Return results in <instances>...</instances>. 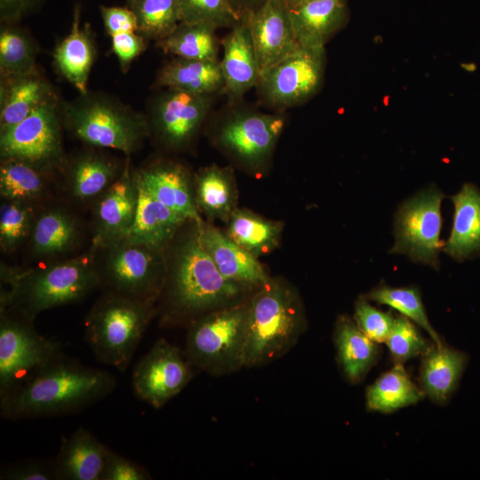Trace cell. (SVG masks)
Returning a JSON list of instances; mask_svg holds the SVG:
<instances>
[{
  "label": "cell",
  "instance_id": "obj_2",
  "mask_svg": "<svg viewBox=\"0 0 480 480\" xmlns=\"http://www.w3.org/2000/svg\"><path fill=\"white\" fill-rule=\"evenodd\" d=\"M164 252L166 276L158 300L162 299L165 321L189 324L200 316L234 303L244 286L226 278L203 248L193 227Z\"/></svg>",
  "mask_w": 480,
  "mask_h": 480
},
{
  "label": "cell",
  "instance_id": "obj_15",
  "mask_svg": "<svg viewBox=\"0 0 480 480\" xmlns=\"http://www.w3.org/2000/svg\"><path fill=\"white\" fill-rule=\"evenodd\" d=\"M284 126L282 116L236 111L221 124L218 140L224 149L244 164L258 166L271 155Z\"/></svg>",
  "mask_w": 480,
  "mask_h": 480
},
{
  "label": "cell",
  "instance_id": "obj_21",
  "mask_svg": "<svg viewBox=\"0 0 480 480\" xmlns=\"http://www.w3.org/2000/svg\"><path fill=\"white\" fill-rule=\"evenodd\" d=\"M222 58L220 60L224 90L232 98H240L260 77V68L244 17L222 39Z\"/></svg>",
  "mask_w": 480,
  "mask_h": 480
},
{
  "label": "cell",
  "instance_id": "obj_14",
  "mask_svg": "<svg viewBox=\"0 0 480 480\" xmlns=\"http://www.w3.org/2000/svg\"><path fill=\"white\" fill-rule=\"evenodd\" d=\"M212 104V95L169 90L153 102L149 130L165 147L182 148L196 135Z\"/></svg>",
  "mask_w": 480,
  "mask_h": 480
},
{
  "label": "cell",
  "instance_id": "obj_28",
  "mask_svg": "<svg viewBox=\"0 0 480 480\" xmlns=\"http://www.w3.org/2000/svg\"><path fill=\"white\" fill-rule=\"evenodd\" d=\"M156 83L169 90L210 94L224 89L220 60L175 57L160 70Z\"/></svg>",
  "mask_w": 480,
  "mask_h": 480
},
{
  "label": "cell",
  "instance_id": "obj_3",
  "mask_svg": "<svg viewBox=\"0 0 480 480\" xmlns=\"http://www.w3.org/2000/svg\"><path fill=\"white\" fill-rule=\"evenodd\" d=\"M0 310L35 320L44 310L74 303L100 285L93 255L34 268L1 266Z\"/></svg>",
  "mask_w": 480,
  "mask_h": 480
},
{
  "label": "cell",
  "instance_id": "obj_10",
  "mask_svg": "<svg viewBox=\"0 0 480 480\" xmlns=\"http://www.w3.org/2000/svg\"><path fill=\"white\" fill-rule=\"evenodd\" d=\"M443 198V193L431 187L402 204L395 220L391 253L405 254L413 261L439 268Z\"/></svg>",
  "mask_w": 480,
  "mask_h": 480
},
{
  "label": "cell",
  "instance_id": "obj_19",
  "mask_svg": "<svg viewBox=\"0 0 480 480\" xmlns=\"http://www.w3.org/2000/svg\"><path fill=\"white\" fill-rule=\"evenodd\" d=\"M286 7L295 36L304 47H324L349 16L347 0H300Z\"/></svg>",
  "mask_w": 480,
  "mask_h": 480
},
{
  "label": "cell",
  "instance_id": "obj_42",
  "mask_svg": "<svg viewBox=\"0 0 480 480\" xmlns=\"http://www.w3.org/2000/svg\"><path fill=\"white\" fill-rule=\"evenodd\" d=\"M386 343L398 364L423 355L428 348L417 327L404 316L395 318Z\"/></svg>",
  "mask_w": 480,
  "mask_h": 480
},
{
  "label": "cell",
  "instance_id": "obj_34",
  "mask_svg": "<svg viewBox=\"0 0 480 480\" xmlns=\"http://www.w3.org/2000/svg\"><path fill=\"white\" fill-rule=\"evenodd\" d=\"M51 171L20 159H2L0 194L3 200L33 204L48 190Z\"/></svg>",
  "mask_w": 480,
  "mask_h": 480
},
{
  "label": "cell",
  "instance_id": "obj_24",
  "mask_svg": "<svg viewBox=\"0 0 480 480\" xmlns=\"http://www.w3.org/2000/svg\"><path fill=\"white\" fill-rule=\"evenodd\" d=\"M95 46L88 24L80 25V9L74 10L69 34L57 45L54 65L80 93L86 94L90 72L94 62Z\"/></svg>",
  "mask_w": 480,
  "mask_h": 480
},
{
  "label": "cell",
  "instance_id": "obj_47",
  "mask_svg": "<svg viewBox=\"0 0 480 480\" xmlns=\"http://www.w3.org/2000/svg\"><path fill=\"white\" fill-rule=\"evenodd\" d=\"M107 32L111 36L119 33L137 32L138 21L132 9L118 6H100Z\"/></svg>",
  "mask_w": 480,
  "mask_h": 480
},
{
  "label": "cell",
  "instance_id": "obj_44",
  "mask_svg": "<svg viewBox=\"0 0 480 480\" xmlns=\"http://www.w3.org/2000/svg\"><path fill=\"white\" fill-rule=\"evenodd\" d=\"M2 480H55L53 462L27 460L9 465L1 470Z\"/></svg>",
  "mask_w": 480,
  "mask_h": 480
},
{
  "label": "cell",
  "instance_id": "obj_36",
  "mask_svg": "<svg viewBox=\"0 0 480 480\" xmlns=\"http://www.w3.org/2000/svg\"><path fill=\"white\" fill-rule=\"evenodd\" d=\"M423 396V391L397 363L367 388L366 401L370 410L391 412L417 403Z\"/></svg>",
  "mask_w": 480,
  "mask_h": 480
},
{
  "label": "cell",
  "instance_id": "obj_45",
  "mask_svg": "<svg viewBox=\"0 0 480 480\" xmlns=\"http://www.w3.org/2000/svg\"><path fill=\"white\" fill-rule=\"evenodd\" d=\"M148 471L138 463L110 450L101 480H149Z\"/></svg>",
  "mask_w": 480,
  "mask_h": 480
},
{
  "label": "cell",
  "instance_id": "obj_17",
  "mask_svg": "<svg viewBox=\"0 0 480 480\" xmlns=\"http://www.w3.org/2000/svg\"><path fill=\"white\" fill-rule=\"evenodd\" d=\"M257 54L260 74L301 46L283 0H264L244 14Z\"/></svg>",
  "mask_w": 480,
  "mask_h": 480
},
{
  "label": "cell",
  "instance_id": "obj_9",
  "mask_svg": "<svg viewBox=\"0 0 480 480\" xmlns=\"http://www.w3.org/2000/svg\"><path fill=\"white\" fill-rule=\"evenodd\" d=\"M33 323L12 309L0 310V397L63 352L60 341L42 336Z\"/></svg>",
  "mask_w": 480,
  "mask_h": 480
},
{
  "label": "cell",
  "instance_id": "obj_16",
  "mask_svg": "<svg viewBox=\"0 0 480 480\" xmlns=\"http://www.w3.org/2000/svg\"><path fill=\"white\" fill-rule=\"evenodd\" d=\"M138 205V187L129 159L114 182L95 200L93 248L126 237Z\"/></svg>",
  "mask_w": 480,
  "mask_h": 480
},
{
  "label": "cell",
  "instance_id": "obj_4",
  "mask_svg": "<svg viewBox=\"0 0 480 480\" xmlns=\"http://www.w3.org/2000/svg\"><path fill=\"white\" fill-rule=\"evenodd\" d=\"M305 328L297 292L269 279L246 301L244 367L268 364L287 353Z\"/></svg>",
  "mask_w": 480,
  "mask_h": 480
},
{
  "label": "cell",
  "instance_id": "obj_11",
  "mask_svg": "<svg viewBox=\"0 0 480 480\" xmlns=\"http://www.w3.org/2000/svg\"><path fill=\"white\" fill-rule=\"evenodd\" d=\"M0 154L2 159H20L48 171L61 163L60 119L55 97L0 132Z\"/></svg>",
  "mask_w": 480,
  "mask_h": 480
},
{
  "label": "cell",
  "instance_id": "obj_46",
  "mask_svg": "<svg viewBox=\"0 0 480 480\" xmlns=\"http://www.w3.org/2000/svg\"><path fill=\"white\" fill-rule=\"evenodd\" d=\"M145 37L137 32H125L111 36L112 51L117 57L123 71L146 49Z\"/></svg>",
  "mask_w": 480,
  "mask_h": 480
},
{
  "label": "cell",
  "instance_id": "obj_39",
  "mask_svg": "<svg viewBox=\"0 0 480 480\" xmlns=\"http://www.w3.org/2000/svg\"><path fill=\"white\" fill-rule=\"evenodd\" d=\"M35 48L26 35L13 28L0 33L1 77L7 78L35 71Z\"/></svg>",
  "mask_w": 480,
  "mask_h": 480
},
{
  "label": "cell",
  "instance_id": "obj_41",
  "mask_svg": "<svg viewBox=\"0 0 480 480\" xmlns=\"http://www.w3.org/2000/svg\"><path fill=\"white\" fill-rule=\"evenodd\" d=\"M36 214L32 204L4 200L0 207V245L12 252L29 238Z\"/></svg>",
  "mask_w": 480,
  "mask_h": 480
},
{
  "label": "cell",
  "instance_id": "obj_8",
  "mask_svg": "<svg viewBox=\"0 0 480 480\" xmlns=\"http://www.w3.org/2000/svg\"><path fill=\"white\" fill-rule=\"evenodd\" d=\"M65 120L82 141L132 154L150 132L148 121L102 94H86L65 107Z\"/></svg>",
  "mask_w": 480,
  "mask_h": 480
},
{
  "label": "cell",
  "instance_id": "obj_27",
  "mask_svg": "<svg viewBox=\"0 0 480 480\" xmlns=\"http://www.w3.org/2000/svg\"><path fill=\"white\" fill-rule=\"evenodd\" d=\"M79 227L65 209L52 207L36 215L29 236L33 256L52 258L68 252L78 240Z\"/></svg>",
  "mask_w": 480,
  "mask_h": 480
},
{
  "label": "cell",
  "instance_id": "obj_33",
  "mask_svg": "<svg viewBox=\"0 0 480 480\" xmlns=\"http://www.w3.org/2000/svg\"><path fill=\"white\" fill-rule=\"evenodd\" d=\"M227 223L228 237L256 258L269 253L278 245L283 230V223L237 207Z\"/></svg>",
  "mask_w": 480,
  "mask_h": 480
},
{
  "label": "cell",
  "instance_id": "obj_13",
  "mask_svg": "<svg viewBox=\"0 0 480 480\" xmlns=\"http://www.w3.org/2000/svg\"><path fill=\"white\" fill-rule=\"evenodd\" d=\"M191 366L185 352L159 339L133 369V392L139 399L160 409L188 384Z\"/></svg>",
  "mask_w": 480,
  "mask_h": 480
},
{
  "label": "cell",
  "instance_id": "obj_25",
  "mask_svg": "<svg viewBox=\"0 0 480 480\" xmlns=\"http://www.w3.org/2000/svg\"><path fill=\"white\" fill-rule=\"evenodd\" d=\"M453 222L444 251L459 261L480 252V190L466 183L452 197Z\"/></svg>",
  "mask_w": 480,
  "mask_h": 480
},
{
  "label": "cell",
  "instance_id": "obj_31",
  "mask_svg": "<svg viewBox=\"0 0 480 480\" xmlns=\"http://www.w3.org/2000/svg\"><path fill=\"white\" fill-rule=\"evenodd\" d=\"M334 341L345 376L352 383L361 381L377 357L376 342L363 332L355 320L347 316L338 319Z\"/></svg>",
  "mask_w": 480,
  "mask_h": 480
},
{
  "label": "cell",
  "instance_id": "obj_6",
  "mask_svg": "<svg viewBox=\"0 0 480 480\" xmlns=\"http://www.w3.org/2000/svg\"><path fill=\"white\" fill-rule=\"evenodd\" d=\"M93 249L100 285L107 292L157 301L166 276L164 251L126 238Z\"/></svg>",
  "mask_w": 480,
  "mask_h": 480
},
{
  "label": "cell",
  "instance_id": "obj_32",
  "mask_svg": "<svg viewBox=\"0 0 480 480\" xmlns=\"http://www.w3.org/2000/svg\"><path fill=\"white\" fill-rule=\"evenodd\" d=\"M120 172L118 166L102 155L93 152L82 154L68 167V191L78 201H95Z\"/></svg>",
  "mask_w": 480,
  "mask_h": 480
},
{
  "label": "cell",
  "instance_id": "obj_51",
  "mask_svg": "<svg viewBox=\"0 0 480 480\" xmlns=\"http://www.w3.org/2000/svg\"><path fill=\"white\" fill-rule=\"evenodd\" d=\"M128 2H129L130 4L132 5V4L135 2V0H128Z\"/></svg>",
  "mask_w": 480,
  "mask_h": 480
},
{
  "label": "cell",
  "instance_id": "obj_50",
  "mask_svg": "<svg viewBox=\"0 0 480 480\" xmlns=\"http://www.w3.org/2000/svg\"><path fill=\"white\" fill-rule=\"evenodd\" d=\"M283 1L285 3V4H290L296 3L300 0H283Z\"/></svg>",
  "mask_w": 480,
  "mask_h": 480
},
{
  "label": "cell",
  "instance_id": "obj_48",
  "mask_svg": "<svg viewBox=\"0 0 480 480\" xmlns=\"http://www.w3.org/2000/svg\"><path fill=\"white\" fill-rule=\"evenodd\" d=\"M36 0H0L2 20H13L23 15Z\"/></svg>",
  "mask_w": 480,
  "mask_h": 480
},
{
  "label": "cell",
  "instance_id": "obj_7",
  "mask_svg": "<svg viewBox=\"0 0 480 480\" xmlns=\"http://www.w3.org/2000/svg\"><path fill=\"white\" fill-rule=\"evenodd\" d=\"M246 302L207 312L189 324L185 355L192 366L212 376L244 367Z\"/></svg>",
  "mask_w": 480,
  "mask_h": 480
},
{
  "label": "cell",
  "instance_id": "obj_49",
  "mask_svg": "<svg viewBox=\"0 0 480 480\" xmlns=\"http://www.w3.org/2000/svg\"><path fill=\"white\" fill-rule=\"evenodd\" d=\"M235 5L242 14L257 8L264 0H233Z\"/></svg>",
  "mask_w": 480,
  "mask_h": 480
},
{
  "label": "cell",
  "instance_id": "obj_5",
  "mask_svg": "<svg viewBox=\"0 0 480 480\" xmlns=\"http://www.w3.org/2000/svg\"><path fill=\"white\" fill-rule=\"evenodd\" d=\"M156 313L155 301L105 292L85 318L86 342L98 360L124 372Z\"/></svg>",
  "mask_w": 480,
  "mask_h": 480
},
{
  "label": "cell",
  "instance_id": "obj_40",
  "mask_svg": "<svg viewBox=\"0 0 480 480\" xmlns=\"http://www.w3.org/2000/svg\"><path fill=\"white\" fill-rule=\"evenodd\" d=\"M180 22L233 28L243 17L233 0H178Z\"/></svg>",
  "mask_w": 480,
  "mask_h": 480
},
{
  "label": "cell",
  "instance_id": "obj_22",
  "mask_svg": "<svg viewBox=\"0 0 480 480\" xmlns=\"http://www.w3.org/2000/svg\"><path fill=\"white\" fill-rule=\"evenodd\" d=\"M110 449L83 427L62 437L53 460L55 480H101Z\"/></svg>",
  "mask_w": 480,
  "mask_h": 480
},
{
  "label": "cell",
  "instance_id": "obj_20",
  "mask_svg": "<svg viewBox=\"0 0 480 480\" xmlns=\"http://www.w3.org/2000/svg\"><path fill=\"white\" fill-rule=\"evenodd\" d=\"M136 179L163 204L188 221L201 217L195 201L194 180L188 170L172 162H159L134 172Z\"/></svg>",
  "mask_w": 480,
  "mask_h": 480
},
{
  "label": "cell",
  "instance_id": "obj_38",
  "mask_svg": "<svg viewBox=\"0 0 480 480\" xmlns=\"http://www.w3.org/2000/svg\"><path fill=\"white\" fill-rule=\"evenodd\" d=\"M364 297L367 300L385 304L396 309L403 316L426 330L435 344H442L440 337L428 321L418 289L412 286L395 288L381 284Z\"/></svg>",
  "mask_w": 480,
  "mask_h": 480
},
{
  "label": "cell",
  "instance_id": "obj_1",
  "mask_svg": "<svg viewBox=\"0 0 480 480\" xmlns=\"http://www.w3.org/2000/svg\"><path fill=\"white\" fill-rule=\"evenodd\" d=\"M116 387L110 372L62 352L0 397V412L10 420L69 415L104 399Z\"/></svg>",
  "mask_w": 480,
  "mask_h": 480
},
{
  "label": "cell",
  "instance_id": "obj_30",
  "mask_svg": "<svg viewBox=\"0 0 480 480\" xmlns=\"http://www.w3.org/2000/svg\"><path fill=\"white\" fill-rule=\"evenodd\" d=\"M464 362L461 353L443 343L428 348L420 366L423 393L436 403H444L458 383Z\"/></svg>",
  "mask_w": 480,
  "mask_h": 480
},
{
  "label": "cell",
  "instance_id": "obj_12",
  "mask_svg": "<svg viewBox=\"0 0 480 480\" xmlns=\"http://www.w3.org/2000/svg\"><path fill=\"white\" fill-rule=\"evenodd\" d=\"M324 47L300 46L260 74L258 88L263 99L275 107H292L314 97L325 73Z\"/></svg>",
  "mask_w": 480,
  "mask_h": 480
},
{
  "label": "cell",
  "instance_id": "obj_37",
  "mask_svg": "<svg viewBox=\"0 0 480 480\" xmlns=\"http://www.w3.org/2000/svg\"><path fill=\"white\" fill-rule=\"evenodd\" d=\"M131 7L137 17V33L146 39L157 42L180 23L178 0H135Z\"/></svg>",
  "mask_w": 480,
  "mask_h": 480
},
{
  "label": "cell",
  "instance_id": "obj_23",
  "mask_svg": "<svg viewBox=\"0 0 480 480\" xmlns=\"http://www.w3.org/2000/svg\"><path fill=\"white\" fill-rule=\"evenodd\" d=\"M136 182L137 211L132 227L124 238L164 251L188 220L159 202L137 179Z\"/></svg>",
  "mask_w": 480,
  "mask_h": 480
},
{
  "label": "cell",
  "instance_id": "obj_43",
  "mask_svg": "<svg viewBox=\"0 0 480 480\" xmlns=\"http://www.w3.org/2000/svg\"><path fill=\"white\" fill-rule=\"evenodd\" d=\"M355 321L358 327L376 343L386 342L395 322L390 312H383L360 298L355 307Z\"/></svg>",
  "mask_w": 480,
  "mask_h": 480
},
{
  "label": "cell",
  "instance_id": "obj_26",
  "mask_svg": "<svg viewBox=\"0 0 480 480\" xmlns=\"http://www.w3.org/2000/svg\"><path fill=\"white\" fill-rule=\"evenodd\" d=\"M53 97L50 84L36 70L26 75L2 78L0 132L14 126Z\"/></svg>",
  "mask_w": 480,
  "mask_h": 480
},
{
  "label": "cell",
  "instance_id": "obj_35",
  "mask_svg": "<svg viewBox=\"0 0 480 480\" xmlns=\"http://www.w3.org/2000/svg\"><path fill=\"white\" fill-rule=\"evenodd\" d=\"M217 28L204 22H180L156 45L167 54L178 58L219 60L220 44L215 35Z\"/></svg>",
  "mask_w": 480,
  "mask_h": 480
},
{
  "label": "cell",
  "instance_id": "obj_29",
  "mask_svg": "<svg viewBox=\"0 0 480 480\" xmlns=\"http://www.w3.org/2000/svg\"><path fill=\"white\" fill-rule=\"evenodd\" d=\"M198 212L210 219L228 221L236 208L237 193L231 170L211 165L201 169L194 180Z\"/></svg>",
  "mask_w": 480,
  "mask_h": 480
},
{
  "label": "cell",
  "instance_id": "obj_18",
  "mask_svg": "<svg viewBox=\"0 0 480 480\" xmlns=\"http://www.w3.org/2000/svg\"><path fill=\"white\" fill-rule=\"evenodd\" d=\"M196 227L203 248L226 278L244 287H260L270 279L258 258L226 233L203 220L196 221Z\"/></svg>",
  "mask_w": 480,
  "mask_h": 480
}]
</instances>
